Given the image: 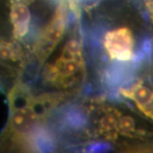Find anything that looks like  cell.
<instances>
[{"label":"cell","mask_w":153,"mask_h":153,"mask_svg":"<svg viewBox=\"0 0 153 153\" xmlns=\"http://www.w3.org/2000/svg\"><path fill=\"white\" fill-rule=\"evenodd\" d=\"M66 14L65 7L59 6L47 27L43 31L38 44L42 56H47L60 41L66 29Z\"/></svg>","instance_id":"277c9868"},{"label":"cell","mask_w":153,"mask_h":153,"mask_svg":"<svg viewBox=\"0 0 153 153\" xmlns=\"http://www.w3.org/2000/svg\"><path fill=\"white\" fill-rule=\"evenodd\" d=\"M82 54H71L63 49L62 54L47 71L50 82H57L63 87H68L76 81V75L82 72Z\"/></svg>","instance_id":"6da1fadb"},{"label":"cell","mask_w":153,"mask_h":153,"mask_svg":"<svg viewBox=\"0 0 153 153\" xmlns=\"http://www.w3.org/2000/svg\"><path fill=\"white\" fill-rule=\"evenodd\" d=\"M146 7L153 22V0H146Z\"/></svg>","instance_id":"30bf717a"},{"label":"cell","mask_w":153,"mask_h":153,"mask_svg":"<svg viewBox=\"0 0 153 153\" xmlns=\"http://www.w3.org/2000/svg\"><path fill=\"white\" fill-rule=\"evenodd\" d=\"M122 94L136 104L138 109L142 111L153 101V89L140 81L128 88L121 89Z\"/></svg>","instance_id":"8992f818"},{"label":"cell","mask_w":153,"mask_h":153,"mask_svg":"<svg viewBox=\"0 0 153 153\" xmlns=\"http://www.w3.org/2000/svg\"><path fill=\"white\" fill-rule=\"evenodd\" d=\"M10 18L13 25V34L16 39H22L29 32L31 12L24 0H12Z\"/></svg>","instance_id":"5b68a950"},{"label":"cell","mask_w":153,"mask_h":153,"mask_svg":"<svg viewBox=\"0 0 153 153\" xmlns=\"http://www.w3.org/2000/svg\"><path fill=\"white\" fill-rule=\"evenodd\" d=\"M141 111H142L143 113L146 115V117H150L151 119H152L153 120V101L151 104L149 105L148 106H146L145 109H143Z\"/></svg>","instance_id":"9c48e42d"},{"label":"cell","mask_w":153,"mask_h":153,"mask_svg":"<svg viewBox=\"0 0 153 153\" xmlns=\"http://www.w3.org/2000/svg\"><path fill=\"white\" fill-rule=\"evenodd\" d=\"M118 132L128 136L135 133V121L130 116H122L118 121Z\"/></svg>","instance_id":"ba28073f"},{"label":"cell","mask_w":153,"mask_h":153,"mask_svg":"<svg viewBox=\"0 0 153 153\" xmlns=\"http://www.w3.org/2000/svg\"><path fill=\"white\" fill-rule=\"evenodd\" d=\"M104 47L111 60L130 61L134 58V39L128 27H119L106 33Z\"/></svg>","instance_id":"7a4b0ae2"},{"label":"cell","mask_w":153,"mask_h":153,"mask_svg":"<svg viewBox=\"0 0 153 153\" xmlns=\"http://www.w3.org/2000/svg\"><path fill=\"white\" fill-rule=\"evenodd\" d=\"M119 117H120L119 113L114 110H110L109 111L105 112L103 117L99 122L101 131L109 134L114 131H118Z\"/></svg>","instance_id":"52a82bcc"},{"label":"cell","mask_w":153,"mask_h":153,"mask_svg":"<svg viewBox=\"0 0 153 153\" xmlns=\"http://www.w3.org/2000/svg\"><path fill=\"white\" fill-rule=\"evenodd\" d=\"M40 121V113L36 109V105L28 101L22 106L15 105L10 120V129L19 139L34 133Z\"/></svg>","instance_id":"3957f363"}]
</instances>
